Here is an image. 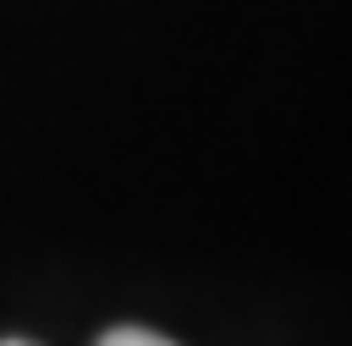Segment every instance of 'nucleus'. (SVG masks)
<instances>
[{"mask_svg": "<svg viewBox=\"0 0 352 346\" xmlns=\"http://www.w3.org/2000/svg\"><path fill=\"white\" fill-rule=\"evenodd\" d=\"M93 346H173L167 334H155V328H105Z\"/></svg>", "mask_w": 352, "mask_h": 346, "instance_id": "nucleus-1", "label": "nucleus"}, {"mask_svg": "<svg viewBox=\"0 0 352 346\" xmlns=\"http://www.w3.org/2000/svg\"><path fill=\"white\" fill-rule=\"evenodd\" d=\"M0 346H37V340H0Z\"/></svg>", "mask_w": 352, "mask_h": 346, "instance_id": "nucleus-2", "label": "nucleus"}]
</instances>
